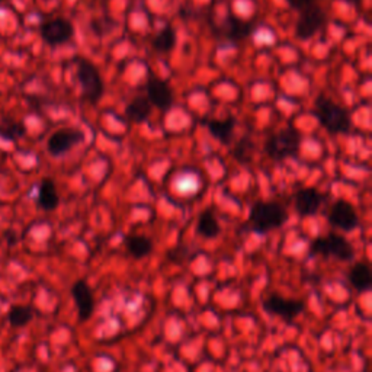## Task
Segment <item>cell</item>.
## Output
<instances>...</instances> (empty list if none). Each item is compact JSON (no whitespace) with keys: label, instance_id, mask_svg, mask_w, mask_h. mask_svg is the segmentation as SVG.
<instances>
[{"label":"cell","instance_id":"cell-4","mask_svg":"<svg viewBox=\"0 0 372 372\" xmlns=\"http://www.w3.org/2000/svg\"><path fill=\"white\" fill-rule=\"evenodd\" d=\"M310 253L320 256H335L339 260L349 262L355 256L354 246L350 244L345 237L332 233L323 237H319L310 244Z\"/></svg>","mask_w":372,"mask_h":372},{"label":"cell","instance_id":"cell-7","mask_svg":"<svg viewBox=\"0 0 372 372\" xmlns=\"http://www.w3.org/2000/svg\"><path fill=\"white\" fill-rule=\"evenodd\" d=\"M265 312L278 316L286 321H291L298 317L305 308V303L301 300H288L278 294H272L263 301Z\"/></svg>","mask_w":372,"mask_h":372},{"label":"cell","instance_id":"cell-3","mask_svg":"<svg viewBox=\"0 0 372 372\" xmlns=\"http://www.w3.org/2000/svg\"><path fill=\"white\" fill-rule=\"evenodd\" d=\"M301 134L294 127H286L266 141V153L275 160H284L298 154Z\"/></svg>","mask_w":372,"mask_h":372},{"label":"cell","instance_id":"cell-10","mask_svg":"<svg viewBox=\"0 0 372 372\" xmlns=\"http://www.w3.org/2000/svg\"><path fill=\"white\" fill-rule=\"evenodd\" d=\"M328 221L336 229L343 232H352L359 225V218L352 206L345 199H339L332 205V210L328 213Z\"/></svg>","mask_w":372,"mask_h":372},{"label":"cell","instance_id":"cell-11","mask_svg":"<svg viewBox=\"0 0 372 372\" xmlns=\"http://www.w3.org/2000/svg\"><path fill=\"white\" fill-rule=\"evenodd\" d=\"M147 99L160 111H169L173 105V92L166 81L150 74L147 80Z\"/></svg>","mask_w":372,"mask_h":372},{"label":"cell","instance_id":"cell-1","mask_svg":"<svg viewBox=\"0 0 372 372\" xmlns=\"http://www.w3.org/2000/svg\"><path fill=\"white\" fill-rule=\"evenodd\" d=\"M314 115L330 134H345L352 128L349 112L327 98H320L316 102Z\"/></svg>","mask_w":372,"mask_h":372},{"label":"cell","instance_id":"cell-2","mask_svg":"<svg viewBox=\"0 0 372 372\" xmlns=\"http://www.w3.org/2000/svg\"><path fill=\"white\" fill-rule=\"evenodd\" d=\"M286 220V210L277 202H256L251 210V222L256 233H267L281 229Z\"/></svg>","mask_w":372,"mask_h":372},{"label":"cell","instance_id":"cell-25","mask_svg":"<svg viewBox=\"0 0 372 372\" xmlns=\"http://www.w3.org/2000/svg\"><path fill=\"white\" fill-rule=\"evenodd\" d=\"M288 4L293 9L303 12L310 6H313L316 4V0H288Z\"/></svg>","mask_w":372,"mask_h":372},{"label":"cell","instance_id":"cell-24","mask_svg":"<svg viewBox=\"0 0 372 372\" xmlns=\"http://www.w3.org/2000/svg\"><path fill=\"white\" fill-rule=\"evenodd\" d=\"M252 150H253V142L249 138H241L236 146L234 156L237 160L247 163L252 157Z\"/></svg>","mask_w":372,"mask_h":372},{"label":"cell","instance_id":"cell-19","mask_svg":"<svg viewBox=\"0 0 372 372\" xmlns=\"http://www.w3.org/2000/svg\"><path fill=\"white\" fill-rule=\"evenodd\" d=\"M197 232L205 239H215L220 234L221 229H220L218 220L215 218L211 210H205L199 215L198 224H197Z\"/></svg>","mask_w":372,"mask_h":372},{"label":"cell","instance_id":"cell-8","mask_svg":"<svg viewBox=\"0 0 372 372\" xmlns=\"http://www.w3.org/2000/svg\"><path fill=\"white\" fill-rule=\"evenodd\" d=\"M85 140V134L76 128H63L55 131L47 141V150L51 156L60 157L69 153Z\"/></svg>","mask_w":372,"mask_h":372},{"label":"cell","instance_id":"cell-6","mask_svg":"<svg viewBox=\"0 0 372 372\" xmlns=\"http://www.w3.org/2000/svg\"><path fill=\"white\" fill-rule=\"evenodd\" d=\"M41 38H43L48 46H61L66 44L69 39L73 38L74 28L70 20L65 18H54L47 20L39 28Z\"/></svg>","mask_w":372,"mask_h":372},{"label":"cell","instance_id":"cell-15","mask_svg":"<svg viewBox=\"0 0 372 372\" xmlns=\"http://www.w3.org/2000/svg\"><path fill=\"white\" fill-rule=\"evenodd\" d=\"M253 31V22L251 20H243L236 16H229L224 24L222 34L225 38H229L232 41H240L249 36Z\"/></svg>","mask_w":372,"mask_h":372},{"label":"cell","instance_id":"cell-5","mask_svg":"<svg viewBox=\"0 0 372 372\" xmlns=\"http://www.w3.org/2000/svg\"><path fill=\"white\" fill-rule=\"evenodd\" d=\"M77 79L84 99L91 103H98L103 95V81L96 66L88 60H80L77 65Z\"/></svg>","mask_w":372,"mask_h":372},{"label":"cell","instance_id":"cell-16","mask_svg":"<svg viewBox=\"0 0 372 372\" xmlns=\"http://www.w3.org/2000/svg\"><path fill=\"white\" fill-rule=\"evenodd\" d=\"M349 282L358 293L369 291L372 286V272L366 263H355L349 272Z\"/></svg>","mask_w":372,"mask_h":372},{"label":"cell","instance_id":"cell-14","mask_svg":"<svg viewBox=\"0 0 372 372\" xmlns=\"http://www.w3.org/2000/svg\"><path fill=\"white\" fill-rule=\"evenodd\" d=\"M36 201H38L39 208H43L44 211H53L57 208L58 202H60V197H58L55 183L53 182V179L46 178L43 179V182H41Z\"/></svg>","mask_w":372,"mask_h":372},{"label":"cell","instance_id":"cell-21","mask_svg":"<svg viewBox=\"0 0 372 372\" xmlns=\"http://www.w3.org/2000/svg\"><path fill=\"white\" fill-rule=\"evenodd\" d=\"M153 44V48L159 53H169L175 48L176 46V35H175V31L168 27L161 29L152 41Z\"/></svg>","mask_w":372,"mask_h":372},{"label":"cell","instance_id":"cell-23","mask_svg":"<svg viewBox=\"0 0 372 372\" xmlns=\"http://www.w3.org/2000/svg\"><path fill=\"white\" fill-rule=\"evenodd\" d=\"M25 134V127L20 122H4L0 126V135L9 141H15Z\"/></svg>","mask_w":372,"mask_h":372},{"label":"cell","instance_id":"cell-13","mask_svg":"<svg viewBox=\"0 0 372 372\" xmlns=\"http://www.w3.org/2000/svg\"><path fill=\"white\" fill-rule=\"evenodd\" d=\"M323 204V195L314 188H304L295 195V210L301 217L317 214Z\"/></svg>","mask_w":372,"mask_h":372},{"label":"cell","instance_id":"cell-12","mask_svg":"<svg viewBox=\"0 0 372 372\" xmlns=\"http://www.w3.org/2000/svg\"><path fill=\"white\" fill-rule=\"evenodd\" d=\"M72 295L74 298L76 307H77V314L80 321H88L95 308V297L92 288L85 279H79L72 286Z\"/></svg>","mask_w":372,"mask_h":372},{"label":"cell","instance_id":"cell-9","mask_svg":"<svg viewBox=\"0 0 372 372\" xmlns=\"http://www.w3.org/2000/svg\"><path fill=\"white\" fill-rule=\"evenodd\" d=\"M324 24H326L324 11L320 6L313 5L301 12V16L295 27V34L300 39L307 41L310 38H313Z\"/></svg>","mask_w":372,"mask_h":372},{"label":"cell","instance_id":"cell-22","mask_svg":"<svg viewBox=\"0 0 372 372\" xmlns=\"http://www.w3.org/2000/svg\"><path fill=\"white\" fill-rule=\"evenodd\" d=\"M34 319V310L28 305H13L9 313L8 320L13 327H24Z\"/></svg>","mask_w":372,"mask_h":372},{"label":"cell","instance_id":"cell-20","mask_svg":"<svg viewBox=\"0 0 372 372\" xmlns=\"http://www.w3.org/2000/svg\"><path fill=\"white\" fill-rule=\"evenodd\" d=\"M126 246L128 253L137 259L150 255L153 251V241L146 236H131L127 239Z\"/></svg>","mask_w":372,"mask_h":372},{"label":"cell","instance_id":"cell-18","mask_svg":"<svg viewBox=\"0 0 372 372\" xmlns=\"http://www.w3.org/2000/svg\"><path fill=\"white\" fill-rule=\"evenodd\" d=\"M206 126H208V130L213 137H215L218 141L224 144H229L233 137L236 122L234 118L230 117L227 119H211Z\"/></svg>","mask_w":372,"mask_h":372},{"label":"cell","instance_id":"cell-17","mask_svg":"<svg viewBox=\"0 0 372 372\" xmlns=\"http://www.w3.org/2000/svg\"><path fill=\"white\" fill-rule=\"evenodd\" d=\"M150 112H152V103L149 102L147 98H142V96L134 98L128 103L127 109H126L127 118L135 124H141L144 121H147L150 117Z\"/></svg>","mask_w":372,"mask_h":372}]
</instances>
